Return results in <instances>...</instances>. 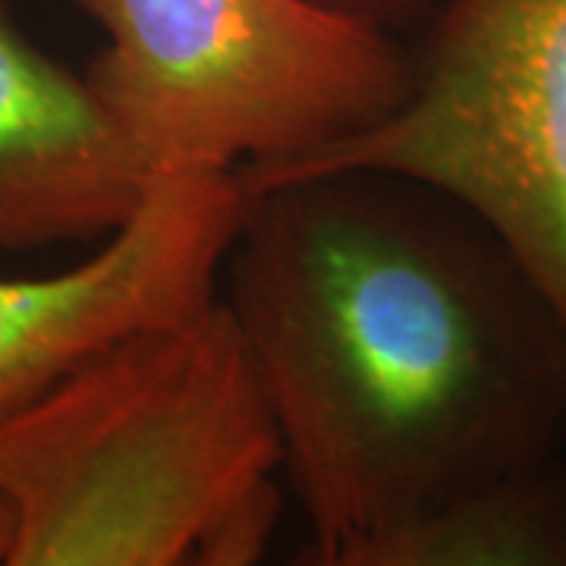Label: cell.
I'll return each mask as SVG.
<instances>
[{
  "label": "cell",
  "mask_w": 566,
  "mask_h": 566,
  "mask_svg": "<svg viewBox=\"0 0 566 566\" xmlns=\"http://www.w3.org/2000/svg\"><path fill=\"white\" fill-rule=\"evenodd\" d=\"M218 296L303 506L296 564L560 453L566 322L485 223L400 174L240 186Z\"/></svg>",
  "instance_id": "1"
},
{
  "label": "cell",
  "mask_w": 566,
  "mask_h": 566,
  "mask_svg": "<svg viewBox=\"0 0 566 566\" xmlns=\"http://www.w3.org/2000/svg\"><path fill=\"white\" fill-rule=\"evenodd\" d=\"M277 472L259 371L214 296L0 416L10 566H205L227 516Z\"/></svg>",
  "instance_id": "2"
},
{
  "label": "cell",
  "mask_w": 566,
  "mask_h": 566,
  "mask_svg": "<svg viewBox=\"0 0 566 566\" xmlns=\"http://www.w3.org/2000/svg\"><path fill=\"white\" fill-rule=\"evenodd\" d=\"M102 25L85 80L158 177L262 174L385 120L409 41L312 0H76Z\"/></svg>",
  "instance_id": "3"
},
{
  "label": "cell",
  "mask_w": 566,
  "mask_h": 566,
  "mask_svg": "<svg viewBox=\"0 0 566 566\" xmlns=\"http://www.w3.org/2000/svg\"><path fill=\"white\" fill-rule=\"evenodd\" d=\"M385 120L240 186L371 167L472 211L566 322V0H447Z\"/></svg>",
  "instance_id": "4"
},
{
  "label": "cell",
  "mask_w": 566,
  "mask_h": 566,
  "mask_svg": "<svg viewBox=\"0 0 566 566\" xmlns=\"http://www.w3.org/2000/svg\"><path fill=\"white\" fill-rule=\"evenodd\" d=\"M240 211L237 174L161 177L88 259L41 277L0 274V416L126 334L211 303Z\"/></svg>",
  "instance_id": "5"
},
{
  "label": "cell",
  "mask_w": 566,
  "mask_h": 566,
  "mask_svg": "<svg viewBox=\"0 0 566 566\" xmlns=\"http://www.w3.org/2000/svg\"><path fill=\"white\" fill-rule=\"evenodd\" d=\"M158 180L85 73L0 0V252L104 240Z\"/></svg>",
  "instance_id": "6"
},
{
  "label": "cell",
  "mask_w": 566,
  "mask_h": 566,
  "mask_svg": "<svg viewBox=\"0 0 566 566\" xmlns=\"http://www.w3.org/2000/svg\"><path fill=\"white\" fill-rule=\"evenodd\" d=\"M337 566H566V463L554 453L463 488Z\"/></svg>",
  "instance_id": "7"
},
{
  "label": "cell",
  "mask_w": 566,
  "mask_h": 566,
  "mask_svg": "<svg viewBox=\"0 0 566 566\" xmlns=\"http://www.w3.org/2000/svg\"><path fill=\"white\" fill-rule=\"evenodd\" d=\"M331 13H340L346 20H356L378 29L385 35L409 41V35H422L424 25L438 17L447 0H312Z\"/></svg>",
  "instance_id": "8"
},
{
  "label": "cell",
  "mask_w": 566,
  "mask_h": 566,
  "mask_svg": "<svg viewBox=\"0 0 566 566\" xmlns=\"http://www.w3.org/2000/svg\"><path fill=\"white\" fill-rule=\"evenodd\" d=\"M13 547H17V523H13V510L0 497V566H10L13 560Z\"/></svg>",
  "instance_id": "9"
}]
</instances>
